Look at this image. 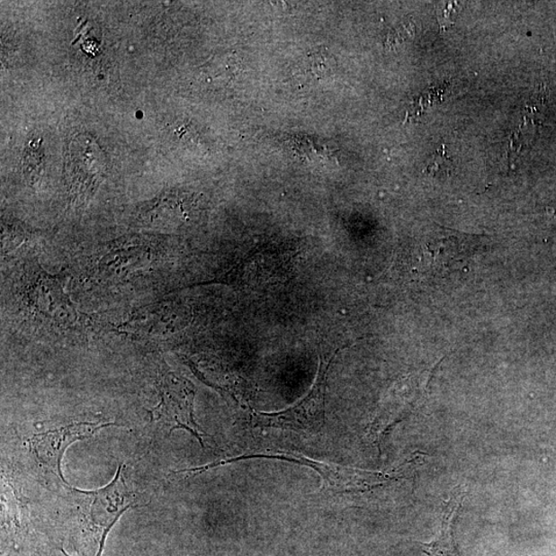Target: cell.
I'll list each match as a JSON object with an SVG mask.
<instances>
[{
    "label": "cell",
    "instance_id": "obj_5",
    "mask_svg": "<svg viewBox=\"0 0 556 556\" xmlns=\"http://www.w3.org/2000/svg\"><path fill=\"white\" fill-rule=\"evenodd\" d=\"M187 381L174 374L163 377L160 382V404L154 409L157 418L169 429L188 431L203 446L202 432L194 418V391Z\"/></svg>",
    "mask_w": 556,
    "mask_h": 556
},
{
    "label": "cell",
    "instance_id": "obj_10",
    "mask_svg": "<svg viewBox=\"0 0 556 556\" xmlns=\"http://www.w3.org/2000/svg\"><path fill=\"white\" fill-rule=\"evenodd\" d=\"M458 3H444L438 5L437 20L441 31H446L447 28L454 24V19L458 15Z\"/></svg>",
    "mask_w": 556,
    "mask_h": 556
},
{
    "label": "cell",
    "instance_id": "obj_8",
    "mask_svg": "<svg viewBox=\"0 0 556 556\" xmlns=\"http://www.w3.org/2000/svg\"><path fill=\"white\" fill-rule=\"evenodd\" d=\"M336 60L327 51H317L306 57L303 64L305 73L313 80H325L336 70Z\"/></svg>",
    "mask_w": 556,
    "mask_h": 556
},
{
    "label": "cell",
    "instance_id": "obj_7",
    "mask_svg": "<svg viewBox=\"0 0 556 556\" xmlns=\"http://www.w3.org/2000/svg\"><path fill=\"white\" fill-rule=\"evenodd\" d=\"M466 494L456 489L445 504L437 538L429 543H420L423 552L429 556H461L454 540V522Z\"/></svg>",
    "mask_w": 556,
    "mask_h": 556
},
{
    "label": "cell",
    "instance_id": "obj_1",
    "mask_svg": "<svg viewBox=\"0 0 556 556\" xmlns=\"http://www.w3.org/2000/svg\"><path fill=\"white\" fill-rule=\"evenodd\" d=\"M254 459L278 460L309 467L322 477V489L337 494H365L394 486L396 483L411 481L415 479L417 469L422 465L424 453H416L400 467L390 470L388 472L367 471V470L334 465L289 452L256 453Z\"/></svg>",
    "mask_w": 556,
    "mask_h": 556
},
{
    "label": "cell",
    "instance_id": "obj_2",
    "mask_svg": "<svg viewBox=\"0 0 556 556\" xmlns=\"http://www.w3.org/2000/svg\"><path fill=\"white\" fill-rule=\"evenodd\" d=\"M335 356L336 354L330 360H320L317 380L308 396L286 410L256 412L252 417L254 426L306 433L322 429L326 420L327 373Z\"/></svg>",
    "mask_w": 556,
    "mask_h": 556
},
{
    "label": "cell",
    "instance_id": "obj_4",
    "mask_svg": "<svg viewBox=\"0 0 556 556\" xmlns=\"http://www.w3.org/2000/svg\"><path fill=\"white\" fill-rule=\"evenodd\" d=\"M432 374L433 370H426L423 373L409 377L377 412L373 422L369 426L368 436L379 446L380 452L384 437L424 404Z\"/></svg>",
    "mask_w": 556,
    "mask_h": 556
},
{
    "label": "cell",
    "instance_id": "obj_6",
    "mask_svg": "<svg viewBox=\"0 0 556 556\" xmlns=\"http://www.w3.org/2000/svg\"><path fill=\"white\" fill-rule=\"evenodd\" d=\"M110 426L113 424L77 423L35 435L31 440V451L42 465L67 484L63 477L61 462L68 446L76 441L89 438L103 427Z\"/></svg>",
    "mask_w": 556,
    "mask_h": 556
},
{
    "label": "cell",
    "instance_id": "obj_3",
    "mask_svg": "<svg viewBox=\"0 0 556 556\" xmlns=\"http://www.w3.org/2000/svg\"><path fill=\"white\" fill-rule=\"evenodd\" d=\"M89 496L88 526L94 534L98 546L96 556H102L105 539L113 525L128 509L137 505L134 495L128 489L122 476V466H119L115 479L108 487L85 493Z\"/></svg>",
    "mask_w": 556,
    "mask_h": 556
},
{
    "label": "cell",
    "instance_id": "obj_9",
    "mask_svg": "<svg viewBox=\"0 0 556 556\" xmlns=\"http://www.w3.org/2000/svg\"><path fill=\"white\" fill-rule=\"evenodd\" d=\"M453 169V161L451 158H448L445 152V146L442 147L441 149H438L437 152H435L431 163L427 166L426 170L427 173L431 175H436L439 173L442 174H449Z\"/></svg>",
    "mask_w": 556,
    "mask_h": 556
}]
</instances>
